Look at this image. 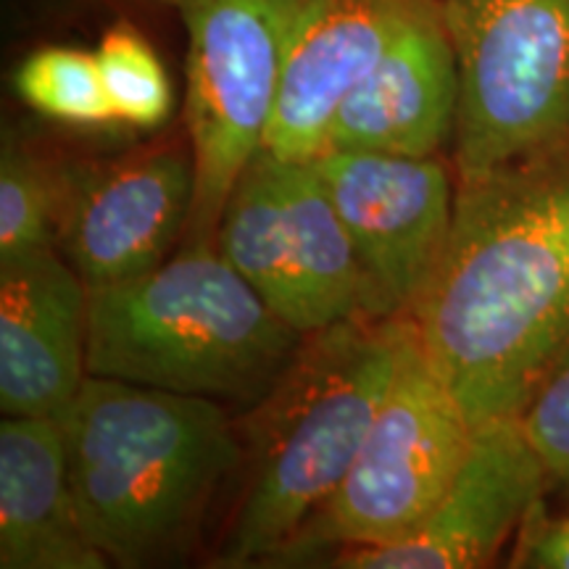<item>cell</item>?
<instances>
[{
	"instance_id": "6da1fadb",
	"label": "cell",
	"mask_w": 569,
	"mask_h": 569,
	"mask_svg": "<svg viewBox=\"0 0 569 569\" xmlns=\"http://www.w3.org/2000/svg\"><path fill=\"white\" fill-rule=\"evenodd\" d=\"M409 322L472 425L522 415L569 356V142L457 180Z\"/></svg>"
},
{
	"instance_id": "7a4b0ae2",
	"label": "cell",
	"mask_w": 569,
	"mask_h": 569,
	"mask_svg": "<svg viewBox=\"0 0 569 569\" xmlns=\"http://www.w3.org/2000/svg\"><path fill=\"white\" fill-rule=\"evenodd\" d=\"M61 425L84 530L119 567L188 551L222 480L243 465L230 407L209 398L88 375Z\"/></svg>"
},
{
	"instance_id": "3957f363",
	"label": "cell",
	"mask_w": 569,
	"mask_h": 569,
	"mask_svg": "<svg viewBox=\"0 0 569 569\" xmlns=\"http://www.w3.org/2000/svg\"><path fill=\"white\" fill-rule=\"evenodd\" d=\"M411 336L409 317L348 319L311 332L248 411V480L217 565H272L351 469Z\"/></svg>"
},
{
	"instance_id": "277c9868",
	"label": "cell",
	"mask_w": 569,
	"mask_h": 569,
	"mask_svg": "<svg viewBox=\"0 0 569 569\" xmlns=\"http://www.w3.org/2000/svg\"><path fill=\"white\" fill-rule=\"evenodd\" d=\"M293 330L217 243L90 290L88 372L251 411L293 365Z\"/></svg>"
},
{
	"instance_id": "5b68a950",
	"label": "cell",
	"mask_w": 569,
	"mask_h": 569,
	"mask_svg": "<svg viewBox=\"0 0 569 569\" xmlns=\"http://www.w3.org/2000/svg\"><path fill=\"white\" fill-rule=\"evenodd\" d=\"M472 436V419L427 361L411 327L393 382L343 482L272 565H315L340 549L407 536L451 488Z\"/></svg>"
},
{
	"instance_id": "8992f818",
	"label": "cell",
	"mask_w": 569,
	"mask_h": 569,
	"mask_svg": "<svg viewBox=\"0 0 569 569\" xmlns=\"http://www.w3.org/2000/svg\"><path fill=\"white\" fill-rule=\"evenodd\" d=\"M438 6L459 77V180L569 142V0Z\"/></svg>"
},
{
	"instance_id": "52a82bcc",
	"label": "cell",
	"mask_w": 569,
	"mask_h": 569,
	"mask_svg": "<svg viewBox=\"0 0 569 569\" xmlns=\"http://www.w3.org/2000/svg\"><path fill=\"white\" fill-rule=\"evenodd\" d=\"M309 0H177L188 30L196 201L188 243H217L234 182L264 146L282 69Z\"/></svg>"
},
{
	"instance_id": "ba28073f",
	"label": "cell",
	"mask_w": 569,
	"mask_h": 569,
	"mask_svg": "<svg viewBox=\"0 0 569 569\" xmlns=\"http://www.w3.org/2000/svg\"><path fill=\"white\" fill-rule=\"evenodd\" d=\"M217 246L301 336L369 317L365 272L317 161L256 153L227 198Z\"/></svg>"
},
{
	"instance_id": "9c48e42d",
	"label": "cell",
	"mask_w": 569,
	"mask_h": 569,
	"mask_svg": "<svg viewBox=\"0 0 569 569\" xmlns=\"http://www.w3.org/2000/svg\"><path fill=\"white\" fill-rule=\"evenodd\" d=\"M319 174L367 282V315L409 317L453 227L457 188L436 156L325 151Z\"/></svg>"
},
{
	"instance_id": "30bf717a",
	"label": "cell",
	"mask_w": 569,
	"mask_h": 569,
	"mask_svg": "<svg viewBox=\"0 0 569 569\" xmlns=\"http://www.w3.org/2000/svg\"><path fill=\"white\" fill-rule=\"evenodd\" d=\"M549 469L519 417L475 425L467 459L446 496L415 530L380 546L340 549L322 567L472 569L486 567L540 501Z\"/></svg>"
},
{
	"instance_id": "8fae6325",
	"label": "cell",
	"mask_w": 569,
	"mask_h": 569,
	"mask_svg": "<svg viewBox=\"0 0 569 569\" xmlns=\"http://www.w3.org/2000/svg\"><path fill=\"white\" fill-rule=\"evenodd\" d=\"M196 201L193 148H153L63 180L61 253L88 288L146 274L172 256Z\"/></svg>"
},
{
	"instance_id": "7c38bea8",
	"label": "cell",
	"mask_w": 569,
	"mask_h": 569,
	"mask_svg": "<svg viewBox=\"0 0 569 569\" xmlns=\"http://www.w3.org/2000/svg\"><path fill=\"white\" fill-rule=\"evenodd\" d=\"M90 288L59 248L0 261V411L63 417L88 380Z\"/></svg>"
},
{
	"instance_id": "4fadbf2b",
	"label": "cell",
	"mask_w": 569,
	"mask_h": 569,
	"mask_svg": "<svg viewBox=\"0 0 569 569\" xmlns=\"http://www.w3.org/2000/svg\"><path fill=\"white\" fill-rule=\"evenodd\" d=\"M415 6L417 0H309L261 151L284 161H317L338 109L388 51Z\"/></svg>"
},
{
	"instance_id": "5bb4252c",
	"label": "cell",
	"mask_w": 569,
	"mask_h": 569,
	"mask_svg": "<svg viewBox=\"0 0 569 569\" xmlns=\"http://www.w3.org/2000/svg\"><path fill=\"white\" fill-rule=\"evenodd\" d=\"M457 101L443 13L438 0H417L403 30L338 109L327 151L436 156L453 134Z\"/></svg>"
},
{
	"instance_id": "9a60e30c",
	"label": "cell",
	"mask_w": 569,
	"mask_h": 569,
	"mask_svg": "<svg viewBox=\"0 0 569 569\" xmlns=\"http://www.w3.org/2000/svg\"><path fill=\"white\" fill-rule=\"evenodd\" d=\"M69 480L61 417L0 422V567L106 569Z\"/></svg>"
},
{
	"instance_id": "2e32d148",
	"label": "cell",
	"mask_w": 569,
	"mask_h": 569,
	"mask_svg": "<svg viewBox=\"0 0 569 569\" xmlns=\"http://www.w3.org/2000/svg\"><path fill=\"white\" fill-rule=\"evenodd\" d=\"M63 180L17 140L0 153V261L53 246L59 232Z\"/></svg>"
},
{
	"instance_id": "e0dca14e",
	"label": "cell",
	"mask_w": 569,
	"mask_h": 569,
	"mask_svg": "<svg viewBox=\"0 0 569 569\" xmlns=\"http://www.w3.org/2000/svg\"><path fill=\"white\" fill-rule=\"evenodd\" d=\"M17 88L32 109L59 122L101 124L113 119L96 53L74 48L32 53L19 69Z\"/></svg>"
},
{
	"instance_id": "ac0fdd59",
	"label": "cell",
	"mask_w": 569,
	"mask_h": 569,
	"mask_svg": "<svg viewBox=\"0 0 569 569\" xmlns=\"http://www.w3.org/2000/svg\"><path fill=\"white\" fill-rule=\"evenodd\" d=\"M98 63L113 119L156 127L172 111V84L159 56L138 32L117 27L98 46Z\"/></svg>"
},
{
	"instance_id": "d6986e66",
	"label": "cell",
	"mask_w": 569,
	"mask_h": 569,
	"mask_svg": "<svg viewBox=\"0 0 569 569\" xmlns=\"http://www.w3.org/2000/svg\"><path fill=\"white\" fill-rule=\"evenodd\" d=\"M549 478L569 488V356L519 415Z\"/></svg>"
},
{
	"instance_id": "ffe728a7",
	"label": "cell",
	"mask_w": 569,
	"mask_h": 569,
	"mask_svg": "<svg viewBox=\"0 0 569 569\" xmlns=\"http://www.w3.org/2000/svg\"><path fill=\"white\" fill-rule=\"evenodd\" d=\"M517 536L511 567L569 569V507L546 511L538 501Z\"/></svg>"
}]
</instances>
